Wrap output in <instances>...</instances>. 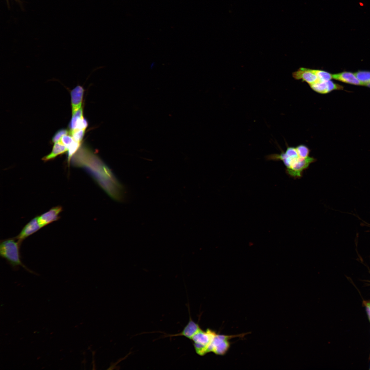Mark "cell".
<instances>
[{"label": "cell", "instance_id": "obj_7", "mask_svg": "<svg viewBox=\"0 0 370 370\" xmlns=\"http://www.w3.org/2000/svg\"><path fill=\"white\" fill-rule=\"evenodd\" d=\"M148 282L142 271L134 269L125 272L119 283L136 296Z\"/></svg>", "mask_w": 370, "mask_h": 370}, {"label": "cell", "instance_id": "obj_3", "mask_svg": "<svg viewBox=\"0 0 370 370\" xmlns=\"http://www.w3.org/2000/svg\"><path fill=\"white\" fill-rule=\"evenodd\" d=\"M164 214L144 227V235L138 248L140 261L153 259L156 250L166 234Z\"/></svg>", "mask_w": 370, "mask_h": 370}, {"label": "cell", "instance_id": "obj_1", "mask_svg": "<svg viewBox=\"0 0 370 370\" xmlns=\"http://www.w3.org/2000/svg\"><path fill=\"white\" fill-rule=\"evenodd\" d=\"M118 164H121L116 160ZM121 166L138 184L140 195L144 227L164 214L170 184L173 182L166 170L156 166L144 177L134 174L122 164Z\"/></svg>", "mask_w": 370, "mask_h": 370}, {"label": "cell", "instance_id": "obj_8", "mask_svg": "<svg viewBox=\"0 0 370 370\" xmlns=\"http://www.w3.org/2000/svg\"><path fill=\"white\" fill-rule=\"evenodd\" d=\"M175 250L176 248L173 240L166 234L158 246L153 258L171 259L175 253Z\"/></svg>", "mask_w": 370, "mask_h": 370}, {"label": "cell", "instance_id": "obj_6", "mask_svg": "<svg viewBox=\"0 0 370 370\" xmlns=\"http://www.w3.org/2000/svg\"><path fill=\"white\" fill-rule=\"evenodd\" d=\"M136 264V262L132 258L119 259L112 265L106 273L104 277V283L108 286L119 283L125 273L134 269Z\"/></svg>", "mask_w": 370, "mask_h": 370}, {"label": "cell", "instance_id": "obj_2", "mask_svg": "<svg viewBox=\"0 0 370 370\" xmlns=\"http://www.w3.org/2000/svg\"><path fill=\"white\" fill-rule=\"evenodd\" d=\"M136 296L119 283L109 286L105 299L101 306L87 314L84 320L89 323L107 318L116 310L134 302Z\"/></svg>", "mask_w": 370, "mask_h": 370}, {"label": "cell", "instance_id": "obj_5", "mask_svg": "<svg viewBox=\"0 0 370 370\" xmlns=\"http://www.w3.org/2000/svg\"><path fill=\"white\" fill-rule=\"evenodd\" d=\"M160 286L148 282L137 293L135 311V323L137 328L139 327L144 313L158 295Z\"/></svg>", "mask_w": 370, "mask_h": 370}, {"label": "cell", "instance_id": "obj_4", "mask_svg": "<svg viewBox=\"0 0 370 370\" xmlns=\"http://www.w3.org/2000/svg\"><path fill=\"white\" fill-rule=\"evenodd\" d=\"M171 259H149L140 261L139 267L149 282L161 285L168 273Z\"/></svg>", "mask_w": 370, "mask_h": 370}, {"label": "cell", "instance_id": "obj_9", "mask_svg": "<svg viewBox=\"0 0 370 370\" xmlns=\"http://www.w3.org/2000/svg\"><path fill=\"white\" fill-rule=\"evenodd\" d=\"M31 3H32L34 5L38 7V8L40 10L41 12H44V5L40 0H29ZM12 4L14 8V10L16 12V14L17 16L19 15V9H18V0H12Z\"/></svg>", "mask_w": 370, "mask_h": 370}]
</instances>
